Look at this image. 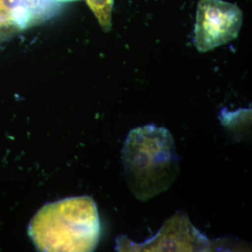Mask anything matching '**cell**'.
Wrapping results in <instances>:
<instances>
[{
	"instance_id": "cell-4",
	"label": "cell",
	"mask_w": 252,
	"mask_h": 252,
	"mask_svg": "<svg viewBox=\"0 0 252 252\" xmlns=\"http://www.w3.org/2000/svg\"><path fill=\"white\" fill-rule=\"evenodd\" d=\"M132 243L130 251L138 252H204L211 245L183 213L167 220L153 238L143 243Z\"/></svg>"
},
{
	"instance_id": "cell-2",
	"label": "cell",
	"mask_w": 252,
	"mask_h": 252,
	"mask_svg": "<svg viewBox=\"0 0 252 252\" xmlns=\"http://www.w3.org/2000/svg\"><path fill=\"white\" fill-rule=\"evenodd\" d=\"M28 232L39 251H94L100 237L96 204L87 196L47 204L32 219Z\"/></svg>"
},
{
	"instance_id": "cell-1",
	"label": "cell",
	"mask_w": 252,
	"mask_h": 252,
	"mask_svg": "<svg viewBox=\"0 0 252 252\" xmlns=\"http://www.w3.org/2000/svg\"><path fill=\"white\" fill-rule=\"evenodd\" d=\"M127 185L146 201L169 189L180 173L175 141L163 127L147 125L129 132L122 150Z\"/></svg>"
},
{
	"instance_id": "cell-5",
	"label": "cell",
	"mask_w": 252,
	"mask_h": 252,
	"mask_svg": "<svg viewBox=\"0 0 252 252\" xmlns=\"http://www.w3.org/2000/svg\"><path fill=\"white\" fill-rule=\"evenodd\" d=\"M86 1L102 30L106 32L110 31L114 0H86Z\"/></svg>"
},
{
	"instance_id": "cell-6",
	"label": "cell",
	"mask_w": 252,
	"mask_h": 252,
	"mask_svg": "<svg viewBox=\"0 0 252 252\" xmlns=\"http://www.w3.org/2000/svg\"><path fill=\"white\" fill-rule=\"evenodd\" d=\"M53 1H56V2H70V1H79V0H53Z\"/></svg>"
},
{
	"instance_id": "cell-3",
	"label": "cell",
	"mask_w": 252,
	"mask_h": 252,
	"mask_svg": "<svg viewBox=\"0 0 252 252\" xmlns=\"http://www.w3.org/2000/svg\"><path fill=\"white\" fill-rule=\"evenodd\" d=\"M243 14L237 5L222 0H200L193 43L200 53L228 44L238 37Z\"/></svg>"
}]
</instances>
